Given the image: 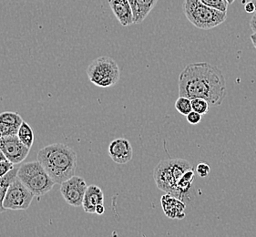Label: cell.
I'll return each instance as SVG.
<instances>
[{"mask_svg":"<svg viewBox=\"0 0 256 237\" xmlns=\"http://www.w3.org/2000/svg\"><path fill=\"white\" fill-rule=\"evenodd\" d=\"M180 97L204 98L209 104L220 106L226 97V78L220 68L208 62L190 63L179 76Z\"/></svg>","mask_w":256,"mask_h":237,"instance_id":"obj_1","label":"cell"},{"mask_svg":"<svg viewBox=\"0 0 256 237\" xmlns=\"http://www.w3.org/2000/svg\"><path fill=\"white\" fill-rule=\"evenodd\" d=\"M36 159L55 184H62L75 176L77 154L68 145L62 144L48 145L38 152Z\"/></svg>","mask_w":256,"mask_h":237,"instance_id":"obj_2","label":"cell"},{"mask_svg":"<svg viewBox=\"0 0 256 237\" xmlns=\"http://www.w3.org/2000/svg\"><path fill=\"white\" fill-rule=\"evenodd\" d=\"M192 169L194 168L189 162L184 159L162 160L154 169L155 184L160 190L176 197L180 180Z\"/></svg>","mask_w":256,"mask_h":237,"instance_id":"obj_3","label":"cell"},{"mask_svg":"<svg viewBox=\"0 0 256 237\" xmlns=\"http://www.w3.org/2000/svg\"><path fill=\"white\" fill-rule=\"evenodd\" d=\"M182 10L194 26L204 30L220 26L227 18V12L212 8L200 0H184Z\"/></svg>","mask_w":256,"mask_h":237,"instance_id":"obj_4","label":"cell"},{"mask_svg":"<svg viewBox=\"0 0 256 237\" xmlns=\"http://www.w3.org/2000/svg\"><path fill=\"white\" fill-rule=\"evenodd\" d=\"M18 178L35 196L46 194L56 184L38 160L21 165Z\"/></svg>","mask_w":256,"mask_h":237,"instance_id":"obj_5","label":"cell"},{"mask_svg":"<svg viewBox=\"0 0 256 237\" xmlns=\"http://www.w3.org/2000/svg\"><path fill=\"white\" fill-rule=\"evenodd\" d=\"M90 82L100 88H110L116 85L120 78V70L117 62L110 57L97 58L87 68Z\"/></svg>","mask_w":256,"mask_h":237,"instance_id":"obj_6","label":"cell"},{"mask_svg":"<svg viewBox=\"0 0 256 237\" xmlns=\"http://www.w3.org/2000/svg\"><path fill=\"white\" fill-rule=\"evenodd\" d=\"M34 197L35 196L16 177L8 190L3 206L6 210L25 211L30 206Z\"/></svg>","mask_w":256,"mask_h":237,"instance_id":"obj_7","label":"cell"},{"mask_svg":"<svg viewBox=\"0 0 256 237\" xmlns=\"http://www.w3.org/2000/svg\"><path fill=\"white\" fill-rule=\"evenodd\" d=\"M87 188V184L83 178L74 176L62 182L60 194L70 206L74 207L82 206Z\"/></svg>","mask_w":256,"mask_h":237,"instance_id":"obj_8","label":"cell"},{"mask_svg":"<svg viewBox=\"0 0 256 237\" xmlns=\"http://www.w3.org/2000/svg\"><path fill=\"white\" fill-rule=\"evenodd\" d=\"M0 150L6 160L14 164H18L25 160L30 150L21 142L18 135L2 136L0 138Z\"/></svg>","mask_w":256,"mask_h":237,"instance_id":"obj_9","label":"cell"},{"mask_svg":"<svg viewBox=\"0 0 256 237\" xmlns=\"http://www.w3.org/2000/svg\"><path fill=\"white\" fill-rule=\"evenodd\" d=\"M108 155L114 162L118 164H126L132 159L134 150L128 140L124 138L112 140L108 145Z\"/></svg>","mask_w":256,"mask_h":237,"instance_id":"obj_10","label":"cell"},{"mask_svg":"<svg viewBox=\"0 0 256 237\" xmlns=\"http://www.w3.org/2000/svg\"><path fill=\"white\" fill-rule=\"evenodd\" d=\"M108 5L116 18L123 26L134 24V12L128 0H108Z\"/></svg>","mask_w":256,"mask_h":237,"instance_id":"obj_11","label":"cell"},{"mask_svg":"<svg viewBox=\"0 0 256 237\" xmlns=\"http://www.w3.org/2000/svg\"><path fill=\"white\" fill-rule=\"evenodd\" d=\"M162 206L166 216L170 219H179L182 220L185 217L184 202L176 198L175 196L167 194L162 197Z\"/></svg>","mask_w":256,"mask_h":237,"instance_id":"obj_12","label":"cell"},{"mask_svg":"<svg viewBox=\"0 0 256 237\" xmlns=\"http://www.w3.org/2000/svg\"><path fill=\"white\" fill-rule=\"evenodd\" d=\"M104 204V194L98 186H88L82 207L88 214H96V207Z\"/></svg>","mask_w":256,"mask_h":237,"instance_id":"obj_13","label":"cell"},{"mask_svg":"<svg viewBox=\"0 0 256 237\" xmlns=\"http://www.w3.org/2000/svg\"><path fill=\"white\" fill-rule=\"evenodd\" d=\"M159 0H128L134 12V24L145 20Z\"/></svg>","mask_w":256,"mask_h":237,"instance_id":"obj_14","label":"cell"},{"mask_svg":"<svg viewBox=\"0 0 256 237\" xmlns=\"http://www.w3.org/2000/svg\"><path fill=\"white\" fill-rule=\"evenodd\" d=\"M18 168H14L5 176L0 178V214L6 211V209L3 206V202L5 200V197L10 186L13 182V180L18 177Z\"/></svg>","mask_w":256,"mask_h":237,"instance_id":"obj_15","label":"cell"},{"mask_svg":"<svg viewBox=\"0 0 256 237\" xmlns=\"http://www.w3.org/2000/svg\"><path fill=\"white\" fill-rule=\"evenodd\" d=\"M18 137L20 140L21 142L28 147V149H31L33 142H34V132L33 130L31 129L30 124L23 122L21 124L18 132Z\"/></svg>","mask_w":256,"mask_h":237,"instance_id":"obj_16","label":"cell"},{"mask_svg":"<svg viewBox=\"0 0 256 237\" xmlns=\"http://www.w3.org/2000/svg\"><path fill=\"white\" fill-rule=\"evenodd\" d=\"M23 118L20 115L16 112H6L0 114V124H5L8 126H11L14 128L20 129L21 124H23Z\"/></svg>","mask_w":256,"mask_h":237,"instance_id":"obj_17","label":"cell"},{"mask_svg":"<svg viewBox=\"0 0 256 237\" xmlns=\"http://www.w3.org/2000/svg\"><path fill=\"white\" fill-rule=\"evenodd\" d=\"M175 108L178 110V112L187 116L188 114L192 112V100L186 97H180L177 98L175 102Z\"/></svg>","mask_w":256,"mask_h":237,"instance_id":"obj_18","label":"cell"},{"mask_svg":"<svg viewBox=\"0 0 256 237\" xmlns=\"http://www.w3.org/2000/svg\"><path fill=\"white\" fill-rule=\"evenodd\" d=\"M192 110L200 114V115H204L208 114L209 112V102L204 98H192Z\"/></svg>","mask_w":256,"mask_h":237,"instance_id":"obj_19","label":"cell"},{"mask_svg":"<svg viewBox=\"0 0 256 237\" xmlns=\"http://www.w3.org/2000/svg\"><path fill=\"white\" fill-rule=\"evenodd\" d=\"M200 1L207 6H210L212 8L222 11V12H227V8L229 6L226 0H200Z\"/></svg>","mask_w":256,"mask_h":237,"instance_id":"obj_20","label":"cell"},{"mask_svg":"<svg viewBox=\"0 0 256 237\" xmlns=\"http://www.w3.org/2000/svg\"><path fill=\"white\" fill-rule=\"evenodd\" d=\"M14 165L15 164L8 160H1L0 162V178L8 174L11 170H13L15 168Z\"/></svg>","mask_w":256,"mask_h":237,"instance_id":"obj_21","label":"cell"},{"mask_svg":"<svg viewBox=\"0 0 256 237\" xmlns=\"http://www.w3.org/2000/svg\"><path fill=\"white\" fill-rule=\"evenodd\" d=\"M196 172L200 176V177L204 178V177H207V176H209V174H210V166L207 164L202 162V164H199L197 165Z\"/></svg>","mask_w":256,"mask_h":237,"instance_id":"obj_22","label":"cell"},{"mask_svg":"<svg viewBox=\"0 0 256 237\" xmlns=\"http://www.w3.org/2000/svg\"><path fill=\"white\" fill-rule=\"evenodd\" d=\"M186 118H187V120H188V122L190 124L197 125V124H200V122H202V115L200 114H198V112H196L194 110H192V112H190L186 116Z\"/></svg>","mask_w":256,"mask_h":237,"instance_id":"obj_23","label":"cell"},{"mask_svg":"<svg viewBox=\"0 0 256 237\" xmlns=\"http://www.w3.org/2000/svg\"><path fill=\"white\" fill-rule=\"evenodd\" d=\"M244 10H246V12L247 13H254L256 11V5H254V3L252 2V1H250V2H248L247 4H246V6H244Z\"/></svg>","mask_w":256,"mask_h":237,"instance_id":"obj_24","label":"cell"},{"mask_svg":"<svg viewBox=\"0 0 256 237\" xmlns=\"http://www.w3.org/2000/svg\"><path fill=\"white\" fill-rule=\"evenodd\" d=\"M250 26L254 33H256V11L254 16H252L251 21H250Z\"/></svg>","mask_w":256,"mask_h":237,"instance_id":"obj_25","label":"cell"},{"mask_svg":"<svg viewBox=\"0 0 256 237\" xmlns=\"http://www.w3.org/2000/svg\"><path fill=\"white\" fill-rule=\"evenodd\" d=\"M104 212H105V207H104L103 204H100V206H98L96 207V214H100V216L103 214Z\"/></svg>","mask_w":256,"mask_h":237,"instance_id":"obj_26","label":"cell"},{"mask_svg":"<svg viewBox=\"0 0 256 237\" xmlns=\"http://www.w3.org/2000/svg\"><path fill=\"white\" fill-rule=\"evenodd\" d=\"M250 38H251L252 43V45L256 48V33H254V34H252L251 36H250Z\"/></svg>","mask_w":256,"mask_h":237,"instance_id":"obj_27","label":"cell"},{"mask_svg":"<svg viewBox=\"0 0 256 237\" xmlns=\"http://www.w3.org/2000/svg\"><path fill=\"white\" fill-rule=\"evenodd\" d=\"M6 160V156L4 155V154L2 152V150H0V162H1V160Z\"/></svg>","mask_w":256,"mask_h":237,"instance_id":"obj_28","label":"cell"},{"mask_svg":"<svg viewBox=\"0 0 256 237\" xmlns=\"http://www.w3.org/2000/svg\"><path fill=\"white\" fill-rule=\"evenodd\" d=\"M226 1L228 2V4H229V5H230V4H232V3L234 2V0H226Z\"/></svg>","mask_w":256,"mask_h":237,"instance_id":"obj_29","label":"cell"},{"mask_svg":"<svg viewBox=\"0 0 256 237\" xmlns=\"http://www.w3.org/2000/svg\"><path fill=\"white\" fill-rule=\"evenodd\" d=\"M252 2H254V5H256V0H252Z\"/></svg>","mask_w":256,"mask_h":237,"instance_id":"obj_30","label":"cell"},{"mask_svg":"<svg viewBox=\"0 0 256 237\" xmlns=\"http://www.w3.org/2000/svg\"><path fill=\"white\" fill-rule=\"evenodd\" d=\"M2 137V134H1V130H0V138Z\"/></svg>","mask_w":256,"mask_h":237,"instance_id":"obj_31","label":"cell"}]
</instances>
